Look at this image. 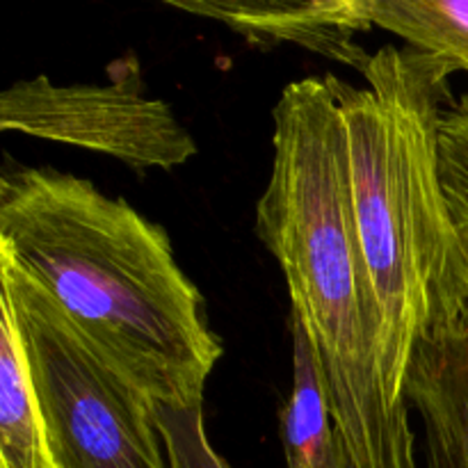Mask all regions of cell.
<instances>
[{
	"label": "cell",
	"instance_id": "1",
	"mask_svg": "<svg viewBox=\"0 0 468 468\" xmlns=\"http://www.w3.org/2000/svg\"><path fill=\"white\" fill-rule=\"evenodd\" d=\"M0 256L151 402L204 407L222 338L160 224L87 178L9 163L0 174Z\"/></svg>",
	"mask_w": 468,
	"mask_h": 468
},
{
	"label": "cell",
	"instance_id": "12",
	"mask_svg": "<svg viewBox=\"0 0 468 468\" xmlns=\"http://www.w3.org/2000/svg\"><path fill=\"white\" fill-rule=\"evenodd\" d=\"M169 468H231L206 434L204 407L155 405Z\"/></svg>",
	"mask_w": 468,
	"mask_h": 468
},
{
	"label": "cell",
	"instance_id": "11",
	"mask_svg": "<svg viewBox=\"0 0 468 468\" xmlns=\"http://www.w3.org/2000/svg\"><path fill=\"white\" fill-rule=\"evenodd\" d=\"M439 176L468 286V91L441 108Z\"/></svg>",
	"mask_w": 468,
	"mask_h": 468
},
{
	"label": "cell",
	"instance_id": "9",
	"mask_svg": "<svg viewBox=\"0 0 468 468\" xmlns=\"http://www.w3.org/2000/svg\"><path fill=\"white\" fill-rule=\"evenodd\" d=\"M0 468H59L12 306L0 297Z\"/></svg>",
	"mask_w": 468,
	"mask_h": 468
},
{
	"label": "cell",
	"instance_id": "6",
	"mask_svg": "<svg viewBox=\"0 0 468 468\" xmlns=\"http://www.w3.org/2000/svg\"><path fill=\"white\" fill-rule=\"evenodd\" d=\"M181 12L215 18L245 37L251 46L270 50L279 44L302 48L364 71L373 55L355 39L370 30L359 0H165Z\"/></svg>",
	"mask_w": 468,
	"mask_h": 468
},
{
	"label": "cell",
	"instance_id": "10",
	"mask_svg": "<svg viewBox=\"0 0 468 468\" xmlns=\"http://www.w3.org/2000/svg\"><path fill=\"white\" fill-rule=\"evenodd\" d=\"M370 26L393 32L441 80L468 71V0H359Z\"/></svg>",
	"mask_w": 468,
	"mask_h": 468
},
{
	"label": "cell",
	"instance_id": "3",
	"mask_svg": "<svg viewBox=\"0 0 468 468\" xmlns=\"http://www.w3.org/2000/svg\"><path fill=\"white\" fill-rule=\"evenodd\" d=\"M364 85L324 76L346 126L356 247L378 309L387 396L411 411L405 379L416 346L468 302L439 176V117L448 80L411 48L382 46Z\"/></svg>",
	"mask_w": 468,
	"mask_h": 468
},
{
	"label": "cell",
	"instance_id": "7",
	"mask_svg": "<svg viewBox=\"0 0 468 468\" xmlns=\"http://www.w3.org/2000/svg\"><path fill=\"white\" fill-rule=\"evenodd\" d=\"M428 468H468V302L416 346L405 379Z\"/></svg>",
	"mask_w": 468,
	"mask_h": 468
},
{
	"label": "cell",
	"instance_id": "2",
	"mask_svg": "<svg viewBox=\"0 0 468 468\" xmlns=\"http://www.w3.org/2000/svg\"><path fill=\"white\" fill-rule=\"evenodd\" d=\"M256 233L282 268L355 468H419L410 411L388 402L378 309L356 247L346 126L327 78L283 87Z\"/></svg>",
	"mask_w": 468,
	"mask_h": 468
},
{
	"label": "cell",
	"instance_id": "5",
	"mask_svg": "<svg viewBox=\"0 0 468 468\" xmlns=\"http://www.w3.org/2000/svg\"><path fill=\"white\" fill-rule=\"evenodd\" d=\"M0 131L112 155L133 169H174L199 154L169 103L131 80L55 85L46 76L16 80L0 96Z\"/></svg>",
	"mask_w": 468,
	"mask_h": 468
},
{
	"label": "cell",
	"instance_id": "8",
	"mask_svg": "<svg viewBox=\"0 0 468 468\" xmlns=\"http://www.w3.org/2000/svg\"><path fill=\"white\" fill-rule=\"evenodd\" d=\"M292 384L282 410V441L288 468H355L334 420L323 373L300 318L291 314Z\"/></svg>",
	"mask_w": 468,
	"mask_h": 468
},
{
	"label": "cell",
	"instance_id": "4",
	"mask_svg": "<svg viewBox=\"0 0 468 468\" xmlns=\"http://www.w3.org/2000/svg\"><path fill=\"white\" fill-rule=\"evenodd\" d=\"M32 387L59 468H169L155 402L123 379L18 265L0 256Z\"/></svg>",
	"mask_w": 468,
	"mask_h": 468
}]
</instances>
